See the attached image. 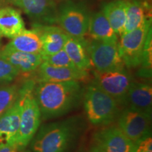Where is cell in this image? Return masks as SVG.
Instances as JSON below:
<instances>
[{"instance_id":"obj_1","label":"cell","mask_w":152,"mask_h":152,"mask_svg":"<svg viewBox=\"0 0 152 152\" xmlns=\"http://www.w3.org/2000/svg\"><path fill=\"white\" fill-rule=\"evenodd\" d=\"M85 87L81 82H42L35 83L34 95L42 120L63 116L77 108L83 101Z\"/></svg>"},{"instance_id":"obj_2","label":"cell","mask_w":152,"mask_h":152,"mask_svg":"<svg viewBox=\"0 0 152 152\" xmlns=\"http://www.w3.org/2000/svg\"><path fill=\"white\" fill-rule=\"evenodd\" d=\"M32 142L33 152H66L85 127L80 116H72L39 126Z\"/></svg>"},{"instance_id":"obj_3","label":"cell","mask_w":152,"mask_h":152,"mask_svg":"<svg viewBox=\"0 0 152 152\" xmlns=\"http://www.w3.org/2000/svg\"><path fill=\"white\" fill-rule=\"evenodd\" d=\"M83 102L87 120L94 126L111 124L121 112L117 102L92 81L85 87Z\"/></svg>"},{"instance_id":"obj_4","label":"cell","mask_w":152,"mask_h":152,"mask_svg":"<svg viewBox=\"0 0 152 152\" xmlns=\"http://www.w3.org/2000/svg\"><path fill=\"white\" fill-rule=\"evenodd\" d=\"M35 81L27 80L20 87L22 96L20 124L15 146L23 149L31 142L41 124V111L34 95Z\"/></svg>"},{"instance_id":"obj_5","label":"cell","mask_w":152,"mask_h":152,"mask_svg":"<svg viewBox=\"0 0 152 152\" xmlns=\"http://www.w3.org/2000/svg\"><path fill=\"white\" fill-rule=\"evenodd\" d=\"M118 42L86 39L87 51L94 70L107 72L125 68L120 56Z\"/></svg>"},{"instance_id":"obj_6","label":"cell","mask_w":152,"mask_h":152,"mask_svg":"<svg viewBox=\"0 0 152 152\" xmlns=\"http://www.w3.org/2000/svg\"><path fill=\"white\" fill-rule=\"evenodd\" d=\"M151 28V19H148L140 28L121 35L118 44L120 56L125 66L136 68L140 66L145 42Z\"/></svg>"},{"instance_id":"obj_7","label":"cell","mask_w":152,"mask_h":152,"mask_svg":"<svg viewBox=\"0 0 152 152\" xmlns=\"http://www.w3.org/2000/svg\"><path fill=\"white\" fill-rule=\"evenodd\" d=\"M92 74V82L94 85L111 96L120 106H125L132 82L125 68L107 72H99L94 69Z\"/></svg>"},{"instance_id":"obj_8","label":"cell","mask_w":152,"mask_h":152,"mask_svg":"<svg viewBox=\"0 0 152 152\" xmlns=\"http://www.w3.org/2000/svg\"><path fill=\"white\" fill-rule=\"evenodd\" d=\"M151 116L140 111L125 108L120 112L118 128L134 143L151 135Z\"/></svg>"},{"instance_id":"obj_9","label":"cell","mask_w":152,"mask_h":152,"mask_svg":"<svg viewBox=\"0 0 152 152\" xmlns=\"http://www.w3.org/2000/svg\"><path fill=\"white\" fill-rule=\"evenodd\" d=\"M90 18L86 10L80 5L68 3L61 9L58 23L68 35L84 38L87 34Z\"/></svg>"},{"instance_id":"obj_10","label":"cell","mask_w":152,"mask_h":152,"mask_svg":"<svg viewBox=\"0 0 152 152\" xmlns=\"http://www.w3.org/2000/svg\"><path fill=\"white\" fill-rule=\"evenodd\" d=\"M134 142L118 126H104L93 135L92 149L96 152H130Z\"/></svg>"},{"instance_id":"obj_11","label":"cell","mask_w":152,"mask_h":152,"mask_svg":"<svg viewBox=\"0 0 152 152\" xmlns=\"http://www.w3.org/2000/svg\"><path fill=\"white\" fill-rule=\"evenodd\" d=\"M36 82H83L90 78L87 71L77 68L57 67L42 62L35 71Z\"/></svg>"},{"instance_id":"obj_12","label":"cell","mask_w":152,"mask_h":152,"mask_svg":"<svg viewBox=\"0 0 152 152\" xmlns=\"http://www.w3.org/2000/svg\"><path fill=\"white\" fill-rule=\"evenodd\" d=\"M21 104L22 96L19 92V96L14 105L0 117V148L15 145L20 124Z\"/></svg>"},{"instance_id":"obj_13","label":"cell","mask_w":152,"mask_h":152,"mask_svg":"<svg viewBox=\"0 0 152 152\" xmlns=\"http://www.w3.org/2000/svg\"><path fill=\"white\" fill-rule=\"evenodd\" d=\"M19 7L39 25L58 23V14L52 0H20Z\"/></svg>"},{"instance_id":"obj_14","label":"cell","mask_w":152,"mask_h":152,"mask_svg":"<svg viewBox=\"0 0 152 152\" xmlns=\"http://www.w3.org/2000/svg\"><path fill=\"white\" fill-rule=\"evenodd\" d=\"M125 106L151 116L152 87L147 83L132 81L129 88Z\"/></svg>"},{"instance_id":"obj_15","label":"cell","mask_w":152,"mask_h":152,"mask_svg":"<svg viewBox=\"0 0 152 152\" xmlns=\"http://www.w3.org/2000/svg\"><path fill=\"white\" fill-rule=\"evenodd\" d=\"M2 58L9 61L19 74L35 73L43 62L40 54H30L15 50L5 46L0 52Z\"/></svg>"},{"instance_id":"obj_16","label":"cell","mask_w":152,"mask_h":152,"mask_svg":"<svg viewBox=\"0 0 152 152\" xmlns=\"http://www.w3.org/2000/svg\"><path fill=\"white\" fill-rule=\"evenodd\" d=\"M35 28L40 35L41 55L53 54L64 49L68 35L61 28L49 25H37Z\"/></svg>"},{"instance_id":"obj_17","label":"cell","mask_w":152,"mask_h":152,"mask_svg":"<svg viewBox=\"0 0 152 152\" xmlns=\"http://www.w3.org/2000/svg\"><path fill=\"white\" fill-rule=\"evenodd\" d=\"M64 49L76 68L87 71L92 68L85 38H77L68 35Z\"/></svg>"},{"instance_id":"obj_18","label":"cell","mask_w":152,"mask_h":152,"mask_svg":"<svg viewBox=\"0 0 152 152\" xmlns=\"http://www.w3.org/2000/svg\"><path fill=\"white\" fill-rule=\"evenodd\" d=\"M7 46L20 52L41 54L40 35L36 28L33 30L24 29L18 35L12 38Z\"/></svg>"},{"instance_id":"obj_19","label":"cell","mask_w":152,"mask_h":152,"mask_svg":"<svg viewBox=\"0 0 152 152\" xmlns=\"http://www.w3.org/2000/svg\"><path fill=\"white\" fill-rule=\"evenodd\" d=\"M25 29L20 13L11 7L0 9V36L14 38Z\"/></svg>"},{"instance_id":"obj_20","label":"cell","mask_w":152,"mask_h":152,"mask_svg":"<svg viewBox=\"0 0 152 152\" xmlns=\"http://www.w3.org/2000/svg\"><path fill=\"white\" fill-rule=\"evenodd\" d=\"M91 39L96 40L117 41L118 35L102 11L93 14L90 18L88 32Z\"/></svg>"},{"instance_id":"obj_21","label":"cell","mask_w":152,"mask_h":152,"mask_svg":"<svg viewBox=\"0 0 152 152\" xmlns=\"http://www.w3.org/2000/svg\"><path fill=\"white\" fill-rule=\"evenodd\" d=\"M128 1L119 0L109 2L104 6L102 12L109 20L117 35H122L126 19Z\"/></svg>"},{"instance_id":"obj_22","label":"cell","mask_w":152,"mask_h":152,"mask_svg":"<svg viewBox=\"0 0 152 152\" xmlns=\"http://www.w3.org/2000/svg\"><path fill=\"white\" fill-rule=\"evenodd\" d=\"M148 20L145 14V6L139 0L128 1L126 19L123 34L140 28Z\"/></svg>"},{"instance_id":"obj_23","label":"cell","mask_w":152,"mask_h":152,"mask_svg":"<svg viewBox=\"0 0 152 152\" xmlns=\"http://www.w3.org/2000/svg\"><path fill=\"white\" fill-rule=\"evenodd\" d=\"M20 87L8 83L0 85V117L14 105L19 96Z\"/></svg>"},{"instance_id":"obj_24","label":"cell","mask_w":152,"mask_h":152,"mask_svg":"<svg viewBox=\"0 0 152 152\" xmlns=\"http://www.w3.org/2000/svg\"><path fill=\"white\" fill-rule=\"evenodd\" d=\"M151 28L146 39L142 62L140 64L141 69L140 71V75L144 77H149L151 76Z\"/></svg>"},{"instance_id":"obj_25","label":"cell","mask_w":152,"mask_h":152,"mask_svg":"<svg viewBox=\"0 0 152 152\" xmlns=\"http://www.w3.org/2000/svg\"><path fill=\"white\" fill-rule=\"evenodd\" d=\"M43 62L57 67L76 68L64 49L50 55H42Z\"/></svg>"},{"instance_id":"obj_26","label":"cell","mask_w":152,"mask_h":152,"mask_svg":"<svg viewBox=\"0 0 152 152\" xmlns=\"http://www.w3.org/2000/svg\"><path fill=\"white\" fill-rule=\"evenodd\" d=\"M18 71L0 55V83H9L18 77Z\"/></svg>"},{"instance_id":"obj_27","label":"cell","mask_w":152,"mask_h":152,"mask_svg":"<svg viewBox=\"0 0 152 152\" xmlns=\"http://www.w3.org/2000/svg\"><path fill=\"white\" fill-rule=\"evenodd\" d=\"M130 152H152V138L149 135L134 144Z\"/></svg>"},{"instance_id":"obj_28","label":"cell","mask_w":152,"mask_h":152,"mask_svg":"<svg viewBox=\"0 0 152 152\" xmlns=\"http://www.w3.org/2000/svg\"><path fill=\"white\" fill-rule=\"evenodd\" d=\"M18 149L15 145H8L0 148V152H18Z\"/></svg>"},{"instance_id":"obj_29","label":"cell","mask_w":152,"mask_h":152,"mask_svg":"<svg viewBox=\"0 0 152 152\" xmlns=\"http://www.w3.org/2000/svg\"><path fill=\"white\" fill-rule=\"evenodd\" d=\"M10 1L12 2L13 4H14L16 6H20V0H10Z\"/></svg>"},{"instance_id":"obj_30","label":"cell","mask_w":152,"mask_h":152,"mask_svg":"<svg viewBox=\"0 0 152 152\" xmlns=\"http://www.w3.org/2000/svg\"><path fill=\"white\" fill-rule=\"evenodd\" d=\"M87 152H96V151H95V150L94 149H92V147H91V149H90V150L89 151H87Z\"/></svg>"},{"instance_id":"obj_31","label":"cell","mask_w":152,"mask_h":152,"mask_svg":"<svg viewBox=\"0 0 152 152\" xmlns=\"http://www.w3.org/2000/svg\"><path fill=\"white\" fill-rule=\"evenodd\" d=\"M23 152H30V151H23Z\"/></svg>"},{"instance_id":"obj_32","label":"cell","mask_w":152,"mask_h":152,"mask_svg":"<svg viewBox=\"0 0 152 152\" xmlns=\"http://www.w3.org/2000/svg\"><path fill=\"white\" fill-rule=\"evenodd\" d=\"M0 52H1V51H0Z\"/></svg>"}]
</instances>
